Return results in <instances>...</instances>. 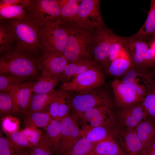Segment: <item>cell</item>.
I'll list each match as a JSON object with an SVG mask.
<instances>
[{"mask_svg": "<svg viewBox=\"0 0 155 155\" xmlns=\"http://www.w3.org/2000/svg\"><path fill=\"white\" fill-rule=\"evenodd\" d=\"M96 143L84 137L80 138L66 155H90Z\"/></svg>", "mask_w": 155, "mask_h": 155, "instance_id": "cell-31", "label": "cell"}, {"mask_svg": "<svg viewBox=\"0 0 155 155\" xmlns=\"http://www.w3.org/2000/svg\"><path fill=\"white\" fill-rule=\"evenodd\" d=\"M53 146L45 133L38 144L33 148L31 153L33 155H53Z\"/></svg>", "mask_w": 155, "mask_h": 155, "instance_id": "cell-38", "label": "cell"}, {"mask_svg": "<svg viewBox=\"0 0 155 155\" xmlns=\"http://www.w3.org/2000/svg\"><path fill=\"white\" fill-rule=\"evenodd\" d=\"M56 92L32 93L27 109L26 113L44 111Z\"/></svg>", "mask_w": 155, "mask_h": 155, "instance_id": "cell-20", "label": "cell"}, {"mask_svg": "<svg viewBox=\"0 0 155 155\" xmlns=\"http://www.w3.org/2000/svg\"><path fill=\"white\" fill-rule=\"evenodd\" d=\"M26 149L18 147L8 137L1 135L0 155H27L29 152Z\"/></svg>", "mask_w": 155, "mask_h": 155, "instance_id": "cell-30", "label": "cell"}, {"mask_svg": "<svg viewBox=\"0 0 155 155\" xmlns=\"http://www.w3.org/2000/svg\"><path fill=\"white\" fill-rule=\"evenodd\" d=\"M61 77L42 75L34 83L32 92L34 93H48L54 91V88L61 81Z\"/></svg>", "mask_w": 155, "mask_h": 155, "instance_id": "cell-27", "label": "cell"}, {"mask_svg": "<svg viewBox=\"0 0 155 155\" xmlns=\"http://www.w3.org/2000/svg\"><path fill=\"white\" fill-rule=\"evenodd\" d=\"M22 80V78L0 74V91L11 93L15 88L21 84Z\"/></svg>", "mask_w": 155, "mask_h": 155, "instance_id": "cell-34", "label": "cell"}, {"mask_svg": "<svg viewBox=\"0 0 155 155\" xmlns=\"http://www.w3.org/2000/svg\"><path fill=\"white\" fill-rule=\"evenodd\" d=\"M69 62L62 55L44 53L37 61V66L42 75L61 77Z\"/></svg>", "mask_w": 155, "mask_h": 155, "instance_id": "cell-12", "label": "cell"}, {"mask_svg": "<svg viewBox=\"0 0 155 155\" xmlns=\"http://www.w3.org/2000/svg\"><path fill=\"white\" fill-rule=\"evenodd\" d=\"M31 1L30 0H0V3L21 6L26 8L30 4Z\"/></svg>", "mask_w": 155, "mask_h": 155, "instance_id": "cell-43", "label": "cell"}, {"mask_svg": "<svg viewBox=\"0 0 155 155\" xmlns=\"http://www.w3.org/2000/svg\"><path fill=\"white\" fill-rule=\"evenodd\" d=\"M26 9L27 16L41 25L61 20L57 0H32Z\"/></svg>", "mask_w": 155, "mask_h": 155, "instance_id": "cell-6", "label": "cell"}, {"mask_svg": "<svg viewBox=\"0 0 155 155\" xmlns=\"http://www.w3.org/2000/svg\"><path fill=\"white\" fill-rule=\"evenodd\" d=\"M44 129L52 144L53 148L58 151L61 137V121L53 119Z\"/></svg>", "mask_w": 155, "mask_h": 155, "instance_id": "cell-28", "label": "cell"}, {"mask_svg": "<svg viewBox=\"0 0 155 155\" xmlns=\"http://www.w3.org/2000/svg\"><path fill=\"white\" fill-rule=\"evenodd\" d=\"M14 38L16 51L29 55L40 49L42 25L27 16L19 20H6Z\"/></svg>", "mask_w": 155, "mask_h": 155, "instance_id": "cell-2", "label": "cell"}, {"mask_svg": "<svg viewBox=\"0 0 155 155\" xmlns=\"http://www.w3.org/2000/svg\"><path fill=\"white\" fill-rule=\"evenodd\" d=\"M78 116L75 114L69 116L61 121V137L59 152L66 155L82 136L81 129L77 124Z\"/></svg>", "mask_w": 155, "mask_h": 155, "instance_id": "cell-11", "label": "cell"}, {"mask_svg": "<svg viewBox=\"0 0 155 155\" xmlns=\"http://www.w3.org/2000/svg\"><path fill=\"white\" fill-rule=\"evenodd\" d=\"M34 83L20 84L10 93L12 95L13 104V114L21 112L26 113L27 109L31 97Z\"/></svg>", "mask_w": 155, "mask_h": 155, "instance_id": "cell-17", "label": "cell"}, {"mask_svg": "<svg viewBox=\"0 0 155 155\" xmlns=\"http://www.w3.org/2000/svg\"><path fill=\"white\" fill-rule=\"evenodd\" d=\"M71 98L68 91H64L58 107L57 119L61 121L69 116Z\"/></svg>", "mask_w": 155, "mask_h": 155, "instance_id": "cell-37", "label": "cell"}, {"mask_svg": "<svg viewBox=\"0 0 155 155\" xmlns=\"http://www.w3.org/2000/svg\"><path fill=\"white\" fill-rule=\"evenodd\" d=\"M124 39L115 35L111 44L109 51L108 65L126 50L124 46Z\"/></svg>", "mask_w": 155, "mask_h": 155, "instance_id": "cell-33", "label": "cell"}, {"mask_svg": "<svg viewBox=\"0 0 155 155\" xmlns=\"http://www.w3.org/2000/svg\"><path fill=\"white\" fill-rule=\"evenodd\" d=\"M104 83V76L100 67H94L77 75L70 81L64 83L60 90L85 94L102 86Z\"/></svg>", "mask_w": 155, "mask_h": 155, "instance_id": "cell-5", "label": "cell"}, {"mask_svg": "<svg viewBox=\"0 0 155 155\" xmlns=\"http://www.w3.org/2000/svg\"><path fill=\"white\" fill-rule=\"evenodd\" d=\"M78 117L94 127H104L113 129L115 123V117L110 106L93 108L82 113Z\"/></svg>", "mask_w": 155, "mask_h": 155, "instance_id": "cell-13", "label": "cell"}, {"mask_svg": "<svg viewBox=\"0 0 155 155\" xmlns=\"http://www.w3.org/2000/svg\"><path fill=\"white\" fill-rule=\"evenodd\" d=\"M13 104L11 94L9 92L0 91V112L3 117L13 114Z\"/></svg>", "mask_w": 155, "mask_h": 155, "instance_id": "cell-36", "label": "cell"}, {"mask_svg": "<svg viewBox=\"0 0 155 155\" xmlns=\"http://www.w3.org/2000/svg\"><path fill=\"white\" fill-rule=\"evenodd\" d=\"M90 155H126L111 135L96 143Z\"/></svg>", "mask_w": 155, "mask_h": 155, "instance_id": "cell-19", "label": "cell"}, {"mask_svg": "<svg viewBox=\"0 0 155 155\" xmlns=\"http://www.w3.org/2000/svg\"><path fill=\"white\" fill-rule=\"evenodd\" d=\"M114 128L111 129L104 127H94L86 124L81 129L82 136L96 143L111 135Z\"/></svg>", "mask_w": 155, "mask_h": 155, "instance_id": "cell-22", "label": "cell"}, {"mask_svg": "<svg viewBox=\"0 0 155 155\" xmlns=\"http://www.w3.org/2000/svg\"><path fill=\"white\" fill-rule=\"evenodd\" d=\"M20 121L16 117L9 115L2 117L1 124L3 131L8 135L18 131Z\"/></svg>", "mask_w": 155, "mask_h": 155, "instance_id": "cell-35", "label": "cell"}, {"mask_svg": "<svg viewBox=\"0 0 155 155\" xmlns=\"http://www.w3.org/2000/svg\"><path fill=\"white\" fill-rule=\"evenodd\" d=\"M21 131L28 141L34 147L38 144L43 136L41 130L33 126H26L24 129Z\"/></svg>", "mask_w": 155, "mask_h": 155, "instance_id": "cell-39", "label": "cell"}, {"mask_svg": "<svg viewBox=\"0 0 155 155\" xmlns=\"http://www.w3.org/2000/svg\"><path fill=\"white\" fill-rule=\"evenodd\" d=\"M110 30L104 26L95 30V38L92 51L94 61L107 69L110 47L115 36Z\"/></svg>", "mask_w": 155, "mask_h": 155, "instance_id": "cell-9", "label": "cell"}, {"mask_svg": "<svg viewBox=\"0 0 155 155\" xmlns=\"http://www.w3.org/2000/svg\"><path fill=\"white\" fill-rule=\"evenodd\" d=\"M111 135L126 155H136L140 152H143V145L135 128L121 129L115 128Z\"/></svg>", "mask_w": 155, "mask_h": 155, "instance_id": "cell-10", "label": "cell"}, {"mask_svg": "<svg viewBox=\"0 0 155 155\" xmlns=\"http://www.w3.org/2000/svg\"><path fill=\"white\" fill-rule=\"evenodd\" d=\"M135 129L143 145V152H146L149 149L153 139L155 135V127L149 121H143Z\"/></svg>", "mask_w": 155, "mask_h": 155, "instance_id": "cell-21", "label": "cell"}, {"mask_svg": "<svg viewBox=\"0 0 155 155\" xmlns=\"http://www.w3.org/2000/svg\"><path fill=\"white\" fill-rule=\"evenodd\" d=\"M8 137L15 145L25 149L33 148L34 146L27 140L21 131H16L8 135Z\"/></svg>", "mask_w": 155, "mask_h": 155, "instance_id": "cell-41", "label": "cell"}, {"mask_svg": "<svg viewBox=\"0 0 155 155\" xmlns=\"http://www.w3.org/2000/svg\"><path fill=\"white\" fill-rule=\"evenodd\" d=\"M95 89L85 94L76 95L71 98V108L78 117L87 110L95 107H111L109 96L105 92Z\"/></svg>", "mask_w": 155, "mask_h": 155, "instance_id": "cell-8", "label": "cell"}, {"mask_svg": "<svg viewBox=\"0 0 155 155\" xmlns=\"http://www.w3.org/2000/svg\"><path fill=\"white\" fill-rule=\"evenodd\" d=\"M27 16V11L24 7L0 3L1 20H19Z\"/></svg>", "mask_w": 155, "mask_h": 155, "instance_id": "cell-23", "label": "cell"}, {"mask_svg": "<svg viewBox=\"0 0 155 155\" xmlns=\"http://www.w3.org/2000/svg\"><path fill=\"white\" fill-rule=\"evenodd\" d=\"M150 46L153 51L155 58V40L152 43Z\"/></svg>", "mask_w": 155, "mask_h": 155, "instance_id": "cell-45", "label": "cell"}, {"mask_svg": "<svg viewBox=\"0 0 155 155\" xmlns=\"http://www.w3.org/2000/svg\"><path fill=\"white\" fill-rule=\"evenodd\" d=\"M13 36L6 25L1 22L0 25V54L5 53L9 51L14 42Z\"/></svg>", "mask_w": 155, "mask_h": 155, "instance_id": "cell-32", "label": "cell"}, {"mask_svg": "<svg viewBox=\"0 0 155 155\" xmlns=\"http://www.w3.org/2000/svg\"><path fill=\"white\" fill-rule=\"evenodd\" d=\"M64 92L61 90L56 92L44 111L49 113L53 119H57L58 107Z\"/></svg>", "mask_w": 155, "mask_h": 155, "instance_id": "cell-42", "label": "cell"}, {"mask_svg": "<svg viewBox=\"0 0 155 155\" xmlns=\"http://www.w3.org/2000/svg\"><path fill=\"white\" fill-rule=\"evenodd\" d=\"M100 67L94 61L85 59H79L71 62L67 65L61 76V81L68 82L71 78L92 68Z\"/></svg>", "mask_w": 155, "mask_h": 155, "instance_id": "cell-18", "label": "cell"}, {"mask_svg": "<svg viewBox=\"0 0 155 155\" xmlns=\"http://www.w3.org/2000/svg\"><path fill=\"white\" fill-rule=\"evenodd\" d=\"M61 20L73 21L77 16L79 4L75 0H58Z\"/></svg>", "mask_w": 155, "mask_h": 155, "instance_id": "cell-26", "label": "cell"}, {"mask_svg": "<svg viewBox=\"0 0 155 155\" xmlns=\"http://www.w3.org/2000/svg\"><path fill=\"white\" fill-rule=\"evenodd\" d=\"M115 101L119 108L142 102V97L130 86L121 81L115 80L111 82Z\"/></svg>", "mask_w": 155, "mask_h": 155, "instance_id": "cell-14", "label": "cell"}, {"mask_svg": "<svg viewBox=\"0 0 155 155\" xmlns=\"http://www.w3.org/2000/svg\"><path fill=\"white\" fill-rule=\"evenodd\" d=\"M146 118L147 116L155 117V90L145 97L142 102Z\"/></svg>", "mask_w": 155, "mask_h": 155, "instance_id": "cell-40", "label": "cell"}, {"mask_svg": "<svg viewBox=\"0 0 155 155\" xmlns=\"http://www.w3.org/2000/svg\"><path fill=\"white\" fill-rule=\"evenodd\" d=\"M122 81L130 86L142 97L144 98L147 95L150 81L142 69L137 67L131 69L126 73Z\"/></svg>", "mask_w": 155, "mask_h": 155, "instance_id": "cell-16", "label": "cell"}, {"mask_svg": "<svg viewBox=\"0 0 155 155\" xmlns=\"http://www.w3.org/2000/svg\"><path fill=\"white\" fill-rule=\"evenodd\" d=\"M155 33V0L151 1L150 7L147 18L139 30L132 37L133 40L140 39Z\"/></svg>", "mask_w": 155, "mask_h": 155, "instance_id": "cell-24", "label": "cell"}, {"mask_svg": "<svg viewBox=\"0 0 155 155\" xmlns=\"http://www.w3.org/2000/svg\"><path fill=\"white\" fill-rule=\"evenodd\" d=\"M119 108L118 118L121 127L135 128L146 119L142 102Z\"/></svg>", "mask_w": 155, "mask_h": 155, "instance_id": "cell-15", "label": "cell"}, {"mask_svg": "<svg viewBox=\"0 0 155 155\" xmlns=\"http://www.w3.org/2000/svg\"><path fill=\"white\" fill-rule=\"evenodd\" d=\"M25 123L26 126L44 129L53 119L47 112H36L28 114Z\"/></svg>", "mask_w": 155, "mask_h": 155, "instance_id": "cell-29", "label": "cell"}, {"mask_svg": "<svg viewBox=\"0 0 155 155\" xmlns=\"http://www.w3.org/2000/svg\"><path fill=\"white\" fill-rule=\"evenodd\" d=\"M37 62L29 55L16 51H9L0 59V74L22 78L36 76Z\"/></svg>", "mask_w": 155, "mask_h": 155, "instance_id": "cell-3", "label": "cell"}, {"mask_svg": "<svg viewBox=\"0 0 155 155\" xmlns=\"http://www.w3.org/2000/svg\"><path fill=\"white\" fill-rule=\"evenodd\" d=\"M27 155H33L32 154V153L31 152L30 154H28Z\"/></svg>", "mask_w": 155, "mask_h": 155, "instance_id": "cell-46", "label": "cell"}, {"mask_svg": "<svg viewBox=\"0 0 155 155\" xmlns=\"http://www.w3.org/2000/svg\"><path fill=\"white\" fill-rule=\"evenodd\" d=\"M67 37V29L61 20L42 25L40 48L44 53L63 55Z\"/></svg>", "mask_w": 155, "mask_h": 155, "instance_id": "cell-4", "label": "cell"}, {"mask_svg": "<svg viewBox=\"0 0 155 155\" xmlns=\"http://www.w3.org/2000/svg\"><path fill=\"white\" fill-rule=\"evenodd\" d=\"M67 31L63 55L71 63L90 60L95 38V30L83 28L73 21L63 22Z\"/></svg>", "mask_w": 155, "mask_h": 155, "instance_id": "cell-1", "label": "cell"}, {"mask_svg": "<svg viewBox=\"0 0 155 155\" xmlns=\"http://www.w3.org/2000/svg\"><path fill=\"white\" fill-rule=\"evenodd\" d=\"M131 64V59L126 50L109 64L107 69L113 75L120 76L128 70Z\"/></svg>", "mask_w": 155, "mask_h": 155, "instance_id": "cell-25", "label": "cell"}, {"mask_svg": "<svg viewBox=\"0 0 155 155\" xmlns=\"http://www.w3.org/2000/svg\"><path fill=\"white\" fill-rule=\"evenodd\" d=\"M150 148L151 154L150 155H155V141L151 145L149 149Z\"/></svg>", "mask_w": 155, "mask_h": 155, "instance_id": "cell-44", "label": "cell"}, {"mask_svg": "<svg viewBox=\"0 0 155 155\" xmlns=\"http://www.w3.org/2000/svg\"><path fill=\"white\" fill-rule=\"evenodd\" d=\"M73 22L83 28L92 30H95L103 26L100 1H81Z\"/></svg>", "mask_w": 155, "mask_h": 155, "instance_id": "cell-7", "label": "cell"}]
</instances>
